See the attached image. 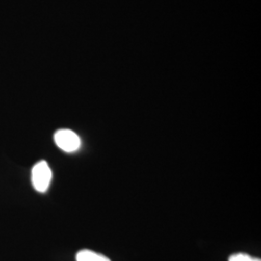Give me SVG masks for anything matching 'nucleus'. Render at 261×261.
I'll use <instances>...</instances> for the list:
<instances>
[{
  "label": "nucleus",
  "instance_id": "1",
  "mask_svg": "<svg viewBox=\"0 0 261 261\" xmlns=\"http://www.w3.org/2000/svg\"><path fill=\"white\" fill-rule=\"evenodd\" d=\"M53 177L51 169L45 161L37 163L31 172V180L34 189L39 193L47 192Z\"/></svg>",
  "mask_w": 261,
  "mask_h": 261
},
{
  "label": "nucleus",
  "instance_id": "2",
  "mask_svg": "<svg viewBox=\"0 0 261 261\" xmlns=\"http://www.w3.org/2000/svg\"><path fill=\"white\" fill-rule=\"evenodd\" d=\"M55 141L60 149L67 153L75 152L81 147L80 137L75 132L67 129L57 130L55 135Z\"/></svg>",
  "mask_w": 261,
  "mask_h": 261
},
{
  "label": "nucleus",
  "instance_id": "3",
  "mask_svg": "<svg viewBox=\"0 0 261 261\" xmlns=\"http://www.w3.org/2000/svg\"><path fill=\"white\" fill-rule=\"evenodd\" d=\"M75 259L76 261H111L105 255L88 250H84L77 252Z\"/></svg>",
  "mask_w": 261,
  "mask_h": 261
},
{
  "label": "nucleus",
  "instance_id": "4",
  "mask_svg": "<svg viewBox=\"0 0 261 261\" xmlns=\"http://www.w3.org/2000/svg\"><path fill=\"white\" fill-rule=\"evenodd\" d=\"M229 261H260V259L257 258H252L251 256L244 254V253H238V254H234L230 258Z\"/></svg>",
  "mask_w": 261,
  "mask_h": 261
}]
</instances>
